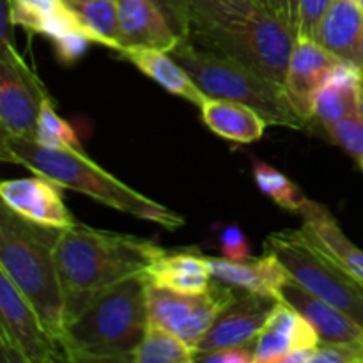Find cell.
<instances>
[{
    "label": "cell",
    "mask_w": 363,
    "mask_h": 363,
    "mask_svg": "<svg viewBox=\"0 0 363 363\" xmlns=\"http://www.w3.org/2000/svg\"><path fill=\"white\" fill-rule=\"evenodd\" d=\"M184 38L284 84L296 35L261 0H188Z\"/></svg>",
    "instance_id": "cell-1"
},
{
    "label": "cell",
    "mask_w": 363,
    "mask_h": 363,
    "mask_svg": "<svg viewBox=\"0 0 363 363\" xmlns=\"http://www.w3.org/2000/svg\"><path fill=\"white\" fill-rule=\"evenodd\" d=\"M163 254L165 248L158 243L131 234L82 223L60 230L55 261L66 305V323L108 287L131 277L145 275Z\"/></svg>",
    "instance_id": "cell-2"
},
{
    "label": "cell",
    "mask_w": 363,
    "mask_h": 363,
    "mask_svg": "<svg viewBox=\"0 0 363 363\" xmlns=\"http://www.w3.org/2000/svg\"><path fill=\"white\" fill-rule=\"evenodd\" d=\"M0 158L18 163L66 190L78 191L108 208L156 223L169 230L181 229L184 218L174 209L145 197L92 162L82 149L48 147L34 138L0 137Z\"/></svg>",
    "instance_id": "cell-3"
},
{
    "label": "cell",
    "mask_w": 363,
    "mask_h": 363,
    "mask_svg": "<svg viewBox=\"0 0 363 363\" xmlns=\"http://www.w3.org/2000/svg\"><path fill=\"white\" fill-rule=\"evenodd\" d=\"M149 284L131 277L99 293L64 326L60 347L67 362H131L149 321Z\"/></svg>",
    "instance_id": "cell-4"
},
{
    "label": "cell",
    "mask_w": 363,
    "mask_h": 363,
    "mask_svg": "<svg viewBox=\"0 0 363 363\" xmlns=\"http://www.w3.org/2000/svg\"><path fill=\"white\" fill-rule=\"evenodd\" d=\"M60 229L39 225L0 209V272L6 273L30 301L50 335L60 344L66 325V305L55 261Z\"/></svg>",
    "instance_id": "cell-5"
},
{
    "label": "cell",
    "mask_w": 363,
    "mask_h": 363,
    "mask_svg": "<svg viewBox=\"0 0 363 363\" xmlns=\"http://www.w3.org/2000/svg\"><path fill=\"white\" fill-rule=\"evenodd\" d=\"M169 53L209 98L230 99L252 106L269 126L289 130H303L307 126L294 112L286 87L280 82L245 64L201 48L188 38H181Z\"/></svg>",
    "instance_id": "cell-6"
},
{
    "label": "cell",
    "mask_w": 363,
    "mask_h": 363,
    "mask_svg": "<svg viewBox=\"0 0 363 363\" xmlns=\"http://www.w3.org/2000/svg\"><path fill=\"white\" fill-rule=\"evenodd\" d=\"M264 248L301 286L350 315L363 328V282L339 264L303 229L269 234Z\"/></svg>",
    "instance_id": "cell-7"
},
{
    "label": "cell",
    "mask_w": 363,
    "mask_h": 363,
    "mask_svg": "<svg viewBox=\"0 0 363 363\" xmlns=\"http://www.w3.org/2000/svg\"><path fill=\"white\" fill-rule=\"evenodd\" d=\"M0 350L4 362L52 363L67 360L30 301L0 272Z\"/></svg>",
    "instance_id": "cell-8"
},
{
    "label": "cell",
    "mask_w": 363,
    "mask_h": 363,
    "mask_svg": "<svg viewBox=\"0 0 363 363\" xmlns=\"http://www.w3.org/2000/svg\"><path fill=\"white\" fill-rule=\"evenodd\" d=\"M236 287L213 279L211 287L204 293H177L149 286L147 303L151 321L165 326L172 333L190 344L197 353V346L216 315L230 303Z\"/></svg>",
    "instance_id": "cell-9"
},
{
    "label": "cell",
    "mask_w": 363,
    "mask_h": 363,
    "mask_svg": "<svg viewBox=\"0 0 363 363\" xmlns=\"http://www.w3.org/2000/svg\"><path fill=\"white\" fill-rule=\"evenodd\" d=\"M50 98L16 46H0V126L2 135L35 138L43 101Z\"/></svg>",
    "instance_id": "cell-10"
},
{
    "label": "cell",
    "mask_w": 363,
    "mask_h": 363,
    "mask_svg": "<svg viewBox=\"0 0 363 363\" xmlns=\"http://www.w3.org/2000/svg\"><path fill=\"white\" fill-rule=\"evenodd\" d=\"M277 303L279 300L273 296L236 289L230 303L216 315L199 342L195 358L211 351L255 344Z\"/></svg>",
    "instance_id": "cell-11"
},
{
    "label": "cell",
    "mask_w": 363,
    "mask_h": 363,
    "mask_svg": "<svg viewBox=\"0 0 363 363\" xmlns=\"http://www.w3.org/2000/svg\"><path fill=\"white\" fill-rule=\"evenodd\" d=\"M340 62L342 59L333 55L314 39H294L284 87L294 112L303 119L305 124L311 123L314 117L315 94Z\"/></svg>",
    "instance_id": "cell-12"
},
{
    "label": "cell",
    "mask_w": 363,
    "mask_h": 363,
    "mask_svg": "<svg viewBox=\"0 0 363 363\" xmlns=\"http://www.w3.org/2000/svg\"><path fill=\"white\" fill-rule=\"evenodd\" d=\"M62 186L46 177H21L0 184L2 204L11 211L30 222L53 229H67L74 225V218L67 211L62 199Z\"/></svg>",
    "instance_id": "cell-13"
},
{
    "label": "cell",
    "mask_w": 363,
    "mask_h": 363,
    "mask_svg": "<svg viewBox=\"0 0 363 363\" xmlns=\"http://www.w3.org/2000/svg\"><path fill=\"white\" fill-rule=\"evenodd\" d=\"M319 342L314 326L293 307L279 301L255 339L254 363H284L291 353L315 350Z\"/></svg>",
    "instance_id": "cell-14"
},
{
    "label": "cell",
    "mask_w": 363,
    "mask_h": 363,
    "mask_svg": "<svg viewBox=\"0 0 363 363\" xmlns=\"http://www.w3.org/2000/svg\"><path fill=\"white\" fill-rule=\"evenodd\" d=\"M279 301L293 307L303 315L318 332L321 342L328 344H357L363 342V328L350 315L330 305L318 294L308 291L300 282L287 277L279 289Z\"/></svg>",
    "instance_id": "cell-15"
},
{
    "label": "cell",
    "mask_w": 363,
    "mask_h": 363,
    "mask_svg": "<svg viewBox=\"0 0 363 363\" xmlns=\"http://www.w3.org/2000/svg\"><path fill=\"white\" fill-rule=\"evenodd\" d=\"M119 2L121 48H155L170 52L179 35L170 27L163 11L152 0H117ZM116 52V53H117Z\"/></svg>",
    "instance_id": "cell-16"
},
{
    "label": "cell",
    "mask_w": 363,
    "mask_h": 363,
    "mask_svg": "<svg viewBox=\"0 0 363 363\" xmlns=\"http://www.w3.org/2000/svg\"><path fill=\"white\" fill-rule=\"evenodd\" d=\"M213 279L236 289L273 296L279 300V289L289 277L275 254L266 250L261 257L230 261L227 257H208Z\"/></svg>",
    "instance_id": "cell-17"
},
{
    "label": "cell",
    "mask_w": 363,
    "mask_h": 363,
    "mask_svg": "<svg viewBox=\"0 0 363 363\" xmlns=\"http://www.w3.org/2000/svg\"><path fill=\"white\" fill-rule=\"evenodd\" d=\"M149 286L177 293H204L211 287L213 275L208 255L199 248L167 252L145 272Z\"/></svg>",
    "instance_id": "cell-18"
},
{
    "label": "cell",
    "mask_w": 363,
    "mask_h": 363,
    "mask_svg": "<svg viewBox=\"0 0 363 363\" xmlns=\"http://www.w3.org/2000/svg\"><path fill=\"white\" fill-rule=\"evenodd\" d=\"M315 41L363 71V11L354 0H333Z\"/></svg>",
    "instance_id": "cell-19"
},
{
    "label": "cell",
    "mask_w": 363,
    "mask_h": 363,
    "mask_svg": "<svg viewBox=\"0 0 363 363\" xmlns=\"http://www.w3.org/2000/svg\"><path fill=\"white\" fill-rule=\"evenodd\" d=\"M363 71L342 60L330 73L314 99V117L323 128L360 113V85Z\"/></svg>",
    "instance_id": "cell-20"
},
{
    "label": "cell",
    "mask_w": 363,
    "mask_h": 363,
    "mask_svg": "<svg viewBox=\"0 0 363 363\" xmlns=\"http://www.w3.org/2000/svg\"><path fill=\"white\" fill-rule=\"evenodd\" d=\"M121 59L133 64L140 73L162 85L170 94L179 96L201 108L209 96L199 87L186 69L169 52L155 48H124L117 52Z\"/></svg>",
    "instance_id": "cell-21"
},
{
    "label": "cell",
    "mask_w": 363,
    "mask_h": 363,
    "mask_svg": "<svg viewBox=\"0 0 363 363\" xmlns=\"http://www.w3.org/2000/svg\"><path fill=\"white\" fill-rule=\"evenodd\" d=\"M300 216L303 218L301 229L314 238L319 247L328 252L342 268L363 282V250L344 234L328 208L308 199Z\"/></svg>",
    "instance_id": "cell-22"
},
{
    "label": "cell",
    "mask_w": 363,
    "mask_h": 363,
    "mask_svg": "<svg viewBox=\"0 0 363 363\" xmlns=\"http://www.w3.org/2000/svg\"><path fill=\"white\" fill-rule=\"evenodd\" d=\"M202 121L218 137L236 144H252L264 135V117L252 106L222 98H209L201 106Z\"/></svg>",
    "instance_id": "cell-23"
},
{
    "label": "cell",
    "mask_w": 363,
    "mask_h": 363,
    "mask_svg": "<svg viewBox=\"0 0 363 363\" xmlns=\"http://www.w3.org/2000/svg\"><path fill=\"white\" fill-rule=\"evenodd\" d=\"M66 6L77 14L92 41L106 48H121L119 32V2L117 0H64Z\"/></svg>",
    "instance_id": "cell-24"
},
{
    "label": "cell",
    "mask_w": 363,
    "mask_h": 363,
    "mask_svg": "<svg viewBox=\"0 0 363 363\" xmlns=\"http://www.w3.org/2000/svg\"><path fill=\"white\" fill-rule=\"evenodd\" d=\"M195 350L165 326L149 321L145 335L137 347L133 363H190Z\"/></svg>",
    "instance_id": "cell-25"
},
{
    "label": "cell",
    "mask_w": 363,
    "mask_h": 363,
    "mask_svg": "<svg viewBox=\"0 0 363 363\" xmlns=\"http://www.w3.org/2000/svg\"><path fill=\"white\" fill-rule=\"evenodd\" d=\"M254 177L259 190L268 195L275 204L284 208L286 211L300 215L301 209L307 204L308 197L300 190L298 184H294L286 174L279 172L272 165L264 162H254Z\"/></svg>",
    "instance_id": "cell-26"
},
{
    "label": "cell",
    "mask_w": 363,
    "mask_h": 363,
    "mask_svg": "<svg viewBox=\"0 0 363 363\" xmlns=\"http://www.w3.org/2000/svg\"><path fill=\"white\" fill-rule=\"evenodd\" d=\"M34 140H38L43 145H48V147L80 149V140H78L77 131H74V128L67 121H64L55 112L52 98H46L43 101Z\"/></svg>",
    "instance_id": "cell-27"
},
{
    "label": "cell",
    "mask_w": 363,
    "mask_h": 363,
    "mask_svg": "<svg viewBox=\"0 0 363 363\" xmlns=\"http://www.w3.org/2000/svg\"><path fill=\"white\" fill-rule=\"evenodd\" d=\"M328 138L344 149L363 170V119L360 113L346 117L326 128Z\"/></svg>",
    "instance_id": "cell-28"
},
{
    "label": "cell",
    "mask_w": 363,
    "mask_h": 363,
    "mask_svg": "<svg viewBox=\"0 0 363 363\" xmlns=\"http://www.w3.org/2000/svg\"><path fill=\"white\" fill-rule=\"evenodd\" d=\"M332 2L333 0H300L296 38L314 39L315 41L323 18L328 13Z\"/></svg>",
    "instance_id": "cell-29"
},
{
    "label": "cell",
    "mask_w": 363,
    "mask_h": 363,
    "mask_svg": "<svg viewBox=\"0 0 363 363\" xmlns=\"http://www.w3.org/2000/svg\"><path fill=\"white\" fill-rule=\"evenodd\" d=\"M91 43L94 41H92L91 34L85 30V27H78L73 32L64 35V38L53 41V46H55V55L60 62L73 64L74 60H78L87 52Z\"/></svg>",
    "instance_id": "cell-30"
},
{
    "label": "cell",
    "mask_w": 363,
    "mask_h": 363,
    "mask_svg": "<svg viewBox=\"0 0 363 363\" xmlns=\"http://www.w3.org/2000/svg\"><path fill=\"white\" fill-rule=\"evenodd\" d=\"M220 250L222 257L230 259V261H247L250 259V245H248L247 236L240 227H225L220 234Z\"/></svg>",
    "instance_id": "cell-31"
},
{
    "label": "cell",
    "mask_w": 363,
    "mask_h": 363,
    "mask_svg": "<svg viewBox=\"0 0 363 363\" xmlns=\"http://www.w3.org/2000/svg\"><path fill=\"white\" fill-rule=\"evenodd\" d=\"M169 20L179 38H184L188 30V0H152Z\"/></svg>",
    "instance_id": "cell-32"
},
{
    "label": "cell",
    "mask_w": 363,
    "mask_h": 363,
    "mask_svg": "<svg viewBox=\"0 0 363 363\" xmlns=\"http://www.w3.org/2000/svg\"><path fill=\"white\" fill-rule=\"evenodd\" d=\"M195 362L204 363H252L254 362V344L250 346L227 347V350L211 351V353L199 354Z\"/></svg>",
    "instance_id": "cell-33"
},
{
    "label": "cell",
    "mask_w": 363,
    "mask_h": 363,
    "mask_svg": "<svg viewBox=\"0 0 363 363\" xmlns=\"http://www.w3.org/2000/svg\"><path fill=\"white\" fill-rule=\"evenodd\" d=\"M266 9L282 21L293 34L296 35L298 25V9H300V0H261Z\"/></svg>",
    "instance_id": "cell-34"
},
{
    "label": "cell",
    "mask_w": 363,
    "mask_h": 363,
    "mask_svg": "<svg viewBox=\"0 0 363 363\" xmlns=\"http://www.w3.org/2000/svg\"><path fill=\"white\" fill-rule=\"evenodd\" d=\"M360 116L363 119V78H362V85H360Z\"/></svg>",
    "instance_id": "cell-35"
},
{
    "label": "cell",
    "mask_w": 363,
    "mask_h": 363,
    "mask_svg": "<svg viewBox=\"0 0 363 363\" xmlns=\"http://www.w3.org/2000/svg\"><path fill=\"white\" fill-rule=\"evenodd\" d=\"M354 2H357V4H358V6H360V7H362V11H363V0H354Z\"/></svg>",
    "instance_id": "cell-36"
}]
</instances>
